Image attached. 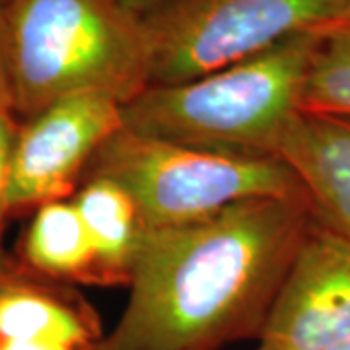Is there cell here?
Segmentation results:
<instances>
[{"mask_svg": "<svg viewBox=\"0 0 350 350\" xmlns=\"http://www.w3.org/2000/svg\"><path fill=\"white\" fill-rule=\"evenodd\" d=\"M350 0H162L142 16L150 84H179L347 18Z\"/></svg>", "mask_w": 350, "mask_h": 350, "instance_id": "5b68a950", "label": "cell"}, {"mask_svg": "<svg viewBox=\"0 0 350 350\" xmlns=\"http://www.w3.org/2000/svg\"><path fill=\"white\" fill-rule=\"evenodd\" d=\"M325 350H350V340H347V342H340V345H335V347H331V349H325Z\"/></svg>", "mask_w": 350, "mask_h": 350, "instance_id": "e0dca14e", "label": "cell"}, {"mask_svg": "<svg viewBox=\"0 0 350 350\" xmlns=\"http://www.w3.org/2000/svg\"><path fill=\"white\" fill-rule=\"evenodd\" d=\"M96 347H64L51 342H27V340H0V350H98Z\"/></svg>", "mask_w": 350, "mask_h": 350, "instance_id": "9a60e30c", "label": "cell"}, {"mask_svg": "<svg viewBox=\"0 0 350 350\" xmlns=\"http://www.w3.org/2000/svg\"><path fill=\"white\" fill-rule=\"evenodd\" d=\"M6 113H14V105L10 76H8V68H6L4 43H2V27H0V117L6 115Z\"/></svg>", "mask_w": 350, "mask_h": 350, "instance_id": "5bb4252c", "label": "cell"}, {"mask_svg": "<svg viewBox=\"0 0 350 350\" xmlns=\"http://www.w3.org/2000/svg\"><path fill=\"white\" fill-rule=\"evenodd\" d=\"M278 158L296 172L315 218L350 239V119L300 111Z\"/></svg>", "mask_w": 350, "mask_h": 350, "instance_id": "ba28073f", "label": "cell"}, {"mask_svg": "<svg viewBox=\"0 0 350 350\" xmlns=\"http://www.w3.org/2000/svg\"><path fill=\"white\" fill-rule=\"evenodd\" d=\"M347 22H350V2H349V12H347V18H345Z\"/></svg>", "mask_w": 350, "mask_h": 350, "instance_id": "ac0fdd59", "label": "cell"}, {"mask_svg": "<svg viewBox=\"0 0 350 350\" xmlns=\"http://www.w3.org/2000/svg\"><path fill=\"white\" fill-rule=\"evenodd\" d=\"M105 177L125 189L146 232L206 220L250 199H308L282 158L202 150L117 131L88 163L82 181Z\"/></svg>", "mask_w": 350, "mask_h": 350, "instance_id": "277c9868", "label": "cell"}, {"mask_svg": "<svg viewBox=\"0 0 350 350\" xmlns=\"http://www.w3.org/2000/svg\"><path fill=\"white\" fill-rule=\"evenodd\" d=\"M0 27L14 115L101 94L125 105L150 86L144 20L121 0H4Z\"/></svg>", "mask_w": 350, "mask_h": 350, "instance_id": "7a4b0ae2", "label": "cell"}, {"mask_svg": "<svg viewBox=\"0 0 350 350\" xmlns=\"http://www.w3.org/2000/svg\"><path fill=\"white\" fill-rule=\"evenodd\" d=\"M313 222L310 199H250L144 232L129 301L98 350H218L259 338Z\"/></svg>", "mask_w": 350, "mask_h": 350, "instance_id": "6da1fadb", "label": "cell"}, {"mask_svg": "<svg viewBox=\"0 0 350 350\" xmlns=\"http://www.w3.org/2000/svg\"><path fill=\"white\" fill-rule=\"evenodd\" d=\"M22 257L27 269L47 278L101 286L96 253L72 200H51L36 208Z\"/></svg>", "mask_w": 350, "mask_h": 350, "instance_id": "8fae6325", "label": "cell"}, {"mask_svg": "<svg viewBox=\"0 0 350 350\" xmlns=\"http://www.w3.org/2000/svg\"><path fill=\"white\" fill-rule=\"evenodd\" d=\"M18 131V121L14 113H6L0 117V288L24 280L25 273L16 267L14 261L4 251L2 234L4 222L10 216L8 211V175H10V154H12L14 137Z\"/></svg>", "mask_w": 350, "mask_h": 350, "instance_id": "4fadbf2b", "label": "cell"}, {"mask_svg": "<svg viewBox=\"0 0 350 350\" xmlns=\"http://www.w3.org/2000/svg\"><path fill=\"white\" fill-rule=\"evenodd\" d=\"M301 111L350 119V22L347 20L319 29L301 94Z\"/></svg>", "mask_w": 350, "mask_h": 350, "instance_id": "7c38bea8", "label": "cell"}, {"mask_svg": "<svg viewBox=\"0 0 350 350\" xmlns=\"http://www.w3.org/2000/svg\"><path fill=\"white\" fill-rule=\"evenodd\" d=\"M96 253L101 286L131 284L144 226L133 197L105 177H88L72 197Z\"/></svg>", "mask_w": 350, "mask_h": 350, "instance_id": "30bf717a", "label": "cell"}, {"mask_svg": "<svg viewBox=\"0 0 350 350\" xmlns=\"http://www.w3.org/2000/svg\"><path fill=\"white\" fill-rule=\"evenodd\" d=\"M2 2H4V0H0V6H2Z\"/></svg>", "mask_w": 350, "mask_h": 350, "instance_id": "d6986e66", "label": "cell"}, {"mask_svg": "<svg viewBox=\"0 0 350 350\" xmlns=\"http://www.w3.org/2000/svg\"><path fill=\"white\" fill-rule=\"evenodd\" d=\"M319 31L278 43L241 63L179 84H150L123 105L140 137L202 150L276 156L301 94Z\"/></svg>", "mask_w": 350, "mask_h": 350, "instance_id": "3957f363", "label": "cell"}, {"mask_svg": "<svg viewBox=\"0 0 350 350\" xmlns=\"http://www.w3.org/2000/svg\"><path fill=\"white\" fill-rule=\"evenodd\" d=\"M121 129L123 103L101 94L64 98L18 123L8 175L10 214L75 197L94 154Z\"/></svg>", "mask_w": 350, "mask_h": 350, "instance_id": "8992f818", "label": "cell"}, {"mask_svg": "<svg viewBox=\"0 0 350 350\" xmlns=\"http://www.w3.org/2000/svg\"><path fill=\"white\" fill-rule=\"evenodd\" d=\"M96 310L75 292L24 280L0 288V340L96 347L103 340Z\"/></svg>", "mask_w": 350, "mask_h": 350, "instance_id": "9c48e42d", "label": "cell"}, {"mask_svg": "<svg viewBox=\"0 0 350 350\" xmlns=\"http://www.w3.org/2000/svg\"><path fill=\"white\" fill-rule=\"evenodd\" d=\"M257 340V350H325L350 340L347 236L315 218Z\"/></svg>", "mask_w": 350, "mask_h": 350, "instance_id": "52a82bcc", "label": "cell"}, {"mask_svg": "<svg viewBox=\"0 0 350 350\" xmlns=\"http://www.w3.org/2000/svg\"><path fill=\"white\" fill-rule=\"evenodd\" d=\"M123 4H125L126 8L131 10V12H135L137 16H146V14L154 10L162 0H121Z\"/></svg>", "mask_w": 350, "mask_h": 350, "instance_id": "2e32d148", "label": "cell"}]
</instances>
